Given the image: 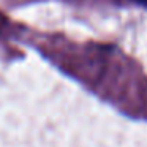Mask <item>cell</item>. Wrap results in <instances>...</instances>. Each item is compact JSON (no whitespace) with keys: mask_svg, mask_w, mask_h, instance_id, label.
Segmentation results:
<instances>
[{"mask_svg":"<svg viewBox=\"0 0 147 147\" xmlns=\"http://www.w3.org/2000/svg\"><path fill=\"white\" fill-rule=\"evenodd\" d=\"M142 2H144V3H147V0H142Z\"/></svg>","mask_w":147,"mask_h":147,"instance_id":"obj_1","label":"cell"}]
</instances>
